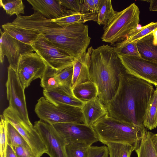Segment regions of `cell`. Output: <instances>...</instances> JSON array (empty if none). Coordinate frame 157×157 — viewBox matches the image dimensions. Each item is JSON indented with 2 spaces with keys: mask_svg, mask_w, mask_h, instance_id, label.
I'll return each instance as SVG.
<instances>
[{
  "mask_svg": "<svg viewBox=\"0 0 157 157\" xmlns=\"http://www.w3.org/2000/svg\"><path fill=\"white\" fill-rule=\"evenodd\" d=\"M151 83L126 71L121 76L117 91L105 106L108 116L133 124L142 135L147 131L143 119L154 90Z\"/></svg>",
  "mask_w": 157,
  "mask_h": 157,
  "instance_id": "6da1fadb",
  "label": "cell"
},
{
  "mask_svg": "<svg viewBox=\"0 0 157 157\" xmlns=\"http://www.w3.org/2000/svg\"><path fill=\"white\" fill-rule=\"evenodd\" d=\"M89 69L90 80L98 88V97L105 105L116 94L126 70L113 47L108 44L93 49Z\"/></svg>",
  "mask_w": 157,
  "mask_h": 157,
  "instance_id": "7a4b0ae2",
  "label": "cell"
},
{
  "mask_svg": "<svg viewBox=\"0 0 157 157\" xmlns=\"http://www.w3.org/2000/svg\"><path fill=\"white\" fill-rule=\"evenodd\" d=\"M36 31L51 44L66 51L75 58L86 52L91 40L88 25L84 24L61 27L44 17Z\"/></svg>",
  "mask_w": 157,
  "mask_h": 157,
  "instance_id": "3957f363",
  "label": "cell"
},
{
  "mask_svg": "<svg viewBox=\"0 0 157 157\" xmlns=\"http://www.w3.org/2000/svg\"><path fill=\"white\" fill-rule=\"evenodd\" d=\"M92 127L99 141L105 144L108 143H125L136 149L142 136L139 129L133 124L110 117L107 114Z\"/></svg>",
  "mask_w": 157,
  "mask_h": 157,
  "instance_id": "277c9868",
  "label": "cell"
},
{
  "mask_svg": "<svg viewBox=\"0 0 157 157\" xmlns=\"http://www.w3.org/2000/svg\"><path fill=\"white\" fill-rule=\"evenodd\" d=\"M139 9L135 3L117 13L112 21L104 28L102 41L113 44L122 41L137 28L140 22Z\"/></svg>",
  "mask_w": 157,
  "mask_h": 157,
  "instance_id": "5b68a950",
  "label": "cell"
},
{
  "mask_svg": "<svg viewBox=\"0 0 157 157\" xmlns=\"http://www.w3.org/2000/svg\"><path fill=\"white\" fill-rule=\"evenodd\" d=\"M35 111L40 120L51 124L66 122L85 124L81 107L62 104L56 105L44 97L38 100Z\"/></svg>",
  "mask_w": 157,
  "mask_h": 157,
  "instance_id": "8992f818",
  "label": "cell"
},
{
  "mask_svg": "<svg viewBox=\"0 0 157 157\" xmlns=\"http://www.w3.org/2000/svg\"><path fill=\"white\" fill-rule=\"evenodd\" d=\"M30 45L48 66L57 71L73 65L75 58L51 44L41 33Z\"/></svg>",
  "mask_w": 157,
  "mask_h": 157,
  "instance_id": "52a82bcc",
  "label": "cell"
},
{
  "mask_svg": "<svg viewBox=\"0 0 157 157\" xmlns=\"http://www.w3.org/2000/svg\"><path fill=\"white\" fill-rule=\"evenodd\" d=\"M2 115L25 140L36 157H41L46 153L47 148L34 126L25 122L10 107L4 110Z\"/></svg>",
  "mask_w": 157,
  "mask_h": 157,
  "instance_id": "ba28073f",
  "label": "cell"
},
{
  "mask_svg": "<svg viewBox=\"0 0 157 157\" xmlns=\"http://www.w3.org/2000/svg\"><path fill=\"white\" fill-rule=\"evenodd\" d=\"M9 107L15 111L27 124L33 125L29 117L24 90L20 82L17 71L10 66L6 84Z\"/></svg>",
  "mask_w": 157,
  "mask_h": 157,
  "instance_id": "9c48e42d",
  "label": "cell"
},
{
  "mask_svg": "<svg viewBox=\"0 0 157 157\" xmlns=\"http://www.w3.org/2000/svg\"><path fill=\"white\" fill-rule=\"evenodd\" d=\"M52 125L67 144L81 143L90 147L99 141L92 127L85 124L66 122Z\"/></svg>",
  "mask_w": 157,
  "mask_h": 157,
  "instance_id": "30bf717a",
  "label": "cell"
},
{
  "mask_svg": "<svg viewBox=\"0 0 157 157\" xmlns=\"http://www.w3.org/2000/svg\"><path fill=\"white\" fill-rule=\"evenodd\" d=\"M34 127L40 136L50 157H67L65 139L52 125L41 120L34 123Z\"/></svg>",
  "mask_w": 157,
  "mask_h": 157,
  "instance_id": "8fae6325",
  "label": "cell"
},
{
  "mask_svg": "<svg viewBox=\"0 0 157 157\" xmlns=\"http://www.w3.org/2000/svg\"><path fill=\"white\" fill-rule=\"evenodd\" d=\"M118 56L128 73L157 86V63L140 56Z\"/></svg>",
  "mask_w": 157,
  "mask_h": 157,
  "instance_id": "7c38bea8",
  "label": "cell"
},
{
  "mask_svg": "<svg viewBox=\"0 0 157 157\" xmlns=\"http://www.w3.org/2000/svg\"><path fill=\"white\" fill-rule=\"evenodd\" d=\"M0 61L2 64L6 56L9 66L17 71L19 59L24 53L33 51L30 45L25 44L0 30Z\"/></svg>",
  "mask_w": 157,
  "mask_h": 157,
  "instance_id": "4fadbf2b",
  "label": "cell"
},
{
  "mask_svg": "<svg viewBox=\"0 0 157 157\" xmlns=\"http://www.w3.org/2000/svg\"><path fill=\"white\" fill-rule=\"evenodd\" d=\"M47 66L46 63L36 52L32 51L21 55L17 70L25 71L31 75L35 80L39 78H41Z\"/></svg>",
  "mask_w": 157,
  "mask_h": 157,
  "instance_id": "5bb4252c",
  "label": "cell"
},
{
  "mask_svg": "<svg viewBox=\"0 0 157 157\" xmlns=\"http://www.w3.org/2000/svg\"><path fill=\"white\" fill-rule=\"evenodd\" d=\"M44 97L52 103L66 104L82 108L84 103L74 95L71 87L59 85L50 89L44 90Z\"/></svg>",
  "mask_w": 157,
  "mask_h": 157,
  "instance_id": "9a60e30c",
  "label": "cell"
},
{
  "mask_svg": "<svg viewBox=\"0 0 157 157\" xmlns=\"http://www.w3.org/2000/svg\"><path fill=\"white\" fill-rule=\"evenodd\" d=\"M32 6V9L39 12L47 18L51 20L59 18L67 12L66 8L59 0H27Z\"/></svg>",
  "mask_w": 157,
  "mask_h": 157,
  "instance_id": "2e32d148",
  "label": "cell"
},
{
  "mask_svg": "<svg viewBox=\"0 0 157 157\" xmlns=\"http://www.w3.org/2000/svg\"><path fill=\"white\" fill-rule=\"evenodd\" d=\"M93 49L90 47L86 53L75 58L73 65L72 89L79 84L91 81L89 67Z\"/></svg>",
  "mask_w": 157,
  "mask_h": 157,
  "instance_id": "e0dca14e",
  "label": "cell"
},
{
  "mask_svg": "<svg viewBox=\"0 0 157 157\" xmlns=\"http://www.w3.org/2000/svg\"><path fill=\"white\" fill-rule=\"evenodd\" d=\"M81 109L85 124L89 126L92 127L107 114L104 105L98 97L84 103Z\"/></svg>",
  "mask_w": 157,
  "mask_h": 157,
  "instance_id": "ac0fdd59",
  "label": "cell"
},
{
  "mask_svg": "<svg viewBox=\"0 0 157 157\" xmlns=\"http://www.w3.org/2000/svg\"><path fill=\"white\" fill-rule=\"evenodd\" d=\"M98 15L96 13L89 12L86 13L67 10L61 17L52 21L61 27L80 24L93 21H97Z\"/></svg>",
  "mask_w": 157,
  "mask_h": 157,
  "instance_id": "d6986e66",
  "label": "cell"
},
{
  "mask_svg": "<svg viewBox=\"0 0 157 157\" xmlns=\"http://www.w3.org/2000/svg\"><path fill=\"white\" fill-rule=\"evenodd\" d=\"M4 32L25 44L31 45L40 34L11 24L7 22L2 25Z\"/></svg>",
  "mask_w": 157,
  "mask_h": 157,
  "instance_id": "ffe728a7",
  "label": "cell"
},
{
  "mask_svg": "<svg viewBox=\"0 0 157 157\" xmlns=\"http://www.w3.org/2000/svg\"><path fill=\"white\" fill-rule=\"evenodd\" d=\"M153 40L152 33L135 42L141 57L157 63V44Z\"/></svg>",
  "mask_w": 157,
  "mask_h": 157,
  "instance_id": "44dd1931",
  "label": "cell"
},
{
  "mask_svg": "<svg viewBox=\"0 0 157 157\" xmlns=\"http://www.w3.org/2000/svg\"><path fill=\"white\" fill-rule=\"evenodd\" d=\"M75 96L83 103L97 98L98 89L96 84L91 81L76 86L72 89Z\"/></svg>",
  "mask_w": 157,
  "mask_h": 157,
  "instance_id": "7402d4cb",
  "label": "cell"
},
{
  "mask_svg": "<svg viewBox=\"0 0 157 157\" xmlns=\"http://www.w3.org/2000/svg\"><path fill=\"white\" fill-rule=\"evenodd\" d=\"M155 87L148 102L143 119L144 125L150 130L157 126V86Z\"/></svg>",
  "mask_w": 157,
  "mask_h": 157,
  "instance_id": "603a6c76",
  "label": "cell"
},
{
  "mask_svg": "<svg viewBox=\"0 0 157 157\" xmlns=\"http://www.w3.org/2000/svg\"><path fill=\"white\" fill-rule=\"evenodd\" d=\"M137 157H157V152L152 143L151 132L143 135L139 146L135 150Z\"/></svg>",
  "mask_w": 157,
  "mask_h": 157,
  "instance_id": "cb8c5ba5",
  "label": "cell"
},
{
  "mask_svg": "<svg viewBox=\"0 0 157 157\" xmlns=\"http://www.w3.org/2000/svg\"><path fill=\"white\" fill-rule=\"evenodd\" d=\"M108 147L109 157H130L135 148L125 143H108L105 144Z\"/></svg>",
  "mask_w": 157,
  "mask_h": 157,
  "instance_id": "d4e9b609",
  "label": "cell"
},
{
  "mask_svg": "<svg viewBox=\"0 0 157 157\" xmlns=\"http://www.w3.org/2000/svg\"><path fill=\"white\" fill-rule=\"evenodd\" d=\"M113 9L111 0H105L98 15L97 22L99 25L107 26L112 21L117 13Z\"/></svg>",
  "mask_w": 157,
  "mask_h": 157,
  "instance_id": "484cf974",
  "label": "cell"
},
{
  "mask_svg": "<svg viewBox=\"0 0 157 157\" xmlns=\"http://www.w3.org/2000/svg\"><path fill=\"white\" fill-rule=\"evenodd\" d=\"M0 4L10 16L15 14L17 16L25 13V6L21 0H0Z\"/></svg>",
  "mask_w": 157,
  "mask_h": 157,
  "instance_id": "4316f807",
  "label": "cell"
},
{
  "mask_svg": "<svg viewBox=\"0 0 157 157\" xmlns=\"http://www.w3.org/2000/svg\"><path fill=\"white\" fill-rule=\"evenodd\" d=\"M7 132L8 145L11 147L21 146L31 148L21 134L11 124L7 121Z\"/></svg>",
  "mask_w": 157,
  "mask_h": 157,
  "instance_id": "83f0119b",
  "label": "cell"
},
{
  "mask_svg": "<svg viewBox=\"0 0 157 157\" xmlns=\"http://www.w3.org/2000/svg\"><path fill=\"white\" fill-rule=\"evenodd\" d=\"M114 52L118 55L140 56L135 42H118L113 47Z\"/></svg>",
  "mask_w": 157,
  "mask_h": 157,
  "instance_id": "f1b7e54d",
  "label": "cell"
},
{
  "mask_svg": "<svg viewBox=\"0 0 157 157\" xmlns=\"http://www.w3.org/2000/svg\"><path fill=\"white\" fill-rule=\"evenodd\" d=\"M156 29L157 22H151L138 30L136 29L123 41L126 42H135L152 33Z\"/></svg>",
  "mask_w": 157,
  "mask_h": 157,
  "instance_id": "f546056e",
  "label": "cell"
},
{
  "mask_svg": "<svg viewBox=\"0 0 157 157\" xmlns=\"http://www.w3.org/2000/svg\"><path fill=\"white\" fill-rule=\"evenodd\" d=\"M57 71L55 69L47 66L40 79V86L44 88V90L52 89L59 85L56 78Z\"/></svg>",
  "mask_w": 157,
  "mask_h": 157,
  "instance_id": "4dcf8cb0",
  "label": "cell"
},
{
  "mask_svg": "<svg viewBox=\"0 0 157 157\" xmlns=\"http://www.w3.org/2000/svg\"><path fill=\"white\" fill-rule=\"evenodd\" d=\"M89 146L81 143L67 144L66 150L67 157H87Z\"/></svg>",
  "mask_w": 157,
  "mask_h": 157,
  "instance_id": "1f68e13d",
  "label": "cell"
},
{
  "mask_svg": "<svg viewBox=\"0 0 157 157\" xmlns=\"http://www.w3.org/2000/svg\"><path fill=\"white\" fill-rule=\"evenodd\" d=\"M0 157H5L8 145L7 121L3 115L0 123Z\"/></svg>",
  "mask_w": 157,
  "mask_h": 157,
  "instance_id": "d6a6232c",
  "label": "cell"
},
{
  "mask_svg": "<svg viewBox=\"0 0 157 157\" xmlns=\"http://www.w3.org/2000/svg\"><path fill=\"white\" fill-rule=\"evenodd\" d=\"M73 70V66H72L57 71L56 78L59 85H64L71 87Z\"/></svg>",
  "mask_w": 157,
  "mask_h": 157,
  "instance_id": "836d02e7",
  "label": "cell"
},
{
  "mask_svg": "<svg viewBox=\"0 0 157 157\" xmlns=\"http://www.w3.org/2000/svg\"><path fill=\"white\" fill-rule=\"evenodd\" d=\"M109 152L107 146H91L88 148L87 157H108Z\"/></svg>",
  "mask_w": 157,
  "mask_h": 157,
  "instance_id": "e575fe53",
  "label": "cell"
},
{
  "mask_svg": "<svg viewBox=\"0 0 157 157\" xmlns=\"http://www.w3.org/2000/svg\"><path fill=\"white\" fill-rule=\"evenodd\" d=\"M61 4L67 9L77 12H81L83 0H59Z\"/></svg>",
  "mask_w": 157,
  "mask_h": 157,
  "instance_id": "d590c367",
  "label": "cell"
},
{
  "mask_svg": "<svg viewBox=\"0 0 157 157\" xmlns=\"http://www.w3.org/2000/svg\"><path fill=\"white\" fill-rule=\"evenodd\" d=\"M11 147L17 157H36L30 148L21 146Z\"/></svg>",
  "mask_w": 157,
  "mask_h": 157,
  "instance_id": "8d00e7d4",
  "label": "cell"
},
{
  "mask_svg": "<svg viewBox=\"0 0 157 157\" xmlns=\"http://www.w3.org/2000/svg\"><path fill=\"white\" fill-rule=\"evenodd\" d=\"M17 73L21 84L24 90L29 86L31 82L34 80L31 75L22 70H17Z\"/></svg>",
  "mask_w": 157,
  "mask_h": 157,
  "instance_id": "74e56055",
  "label": "cell"
},
{
  "mask_svg": "<svg viewBox=\"0 0 157 157\" xmlns=\"http://www.w3.org/2000/svg\"><path fill=\"white\" fill-rule=\"evenodd\" d=\"M81 12L83 13L89 12L96 13L94 0H83Z\"/></svg>",
  "mask_w": 157,
  "mask_h": 157,
  "instance_id": "f35d334b",
  "label": "cell"
},
{
  "mask_svg": "<svg viewBox=\"0 0 157 157\" xmlns=\"http://www.w3.org/2000/svg\"><path fill=\"white\" fill-rule=\"evenodd\" d=\"M105 0H94V2L96 10L98 14L101 10Z\"/></svg>",
  "mask_w": 157,
  "mask_h": 157,
  "instance_id": "ab89813d",
  "label": "cell"
},
{
  "mask_svg": "<svg viewBox=\"0 0 157 157\" xmlns=\"http://www.w3.org/2000/svg\"><path fill=\"white\" fill-rule=\"evenodd\" d=\"M150 2L149 10L152 11H157V0H144Z\"/></svg>",
  "mask_w": 157,
  "mask_h": 157,
  "instance_id": "60d3db41",
  "label": "cell"
},
{
  "mask_svg": "<svg viewBox=\"0 0 157 157\" xmlns=\"http://www.w3.org/2000/svg\"><path fill=\"white\" fill-rule=\"evenodd\" d=\"M5 157H17L12 147L8 145Z\"/></svg>",
  "mask_w": 157,
  "mask_h": 157,
  "instance_id": "b9f144b4",
  "label": "cell"
},
{
  "mask_svg": "<svg viewBox=\"0 0 157 157\" xmlns=\"http://www.w3.org/2000/svg\"><path fill=\"white\" fill-rule=\"evenodd\" d=\"M151 136L154 147L157 152V134L151 132Z\"/></svg>",
  "mask_w": 157,
  "mask_h": 157,
  "instance_id": "7bdbcfd3",
  "label": "cell"
},
{
  "mask_svg": "<svg viewBox=\"0 0 157 157\" xmlns=\"http://www.w3.org/2000/svg\"><path fill=\"white\" fill-rule=\"evenodd\" d=\"M152 33L154 37L153 43L154 44H157V29L154 30Z\"/></svg>",
  "mask_w": 157,
  "mask_h": 157,
  "instance_id": "ee69618b",
  "label": "cell"
}]
</instances>
